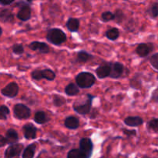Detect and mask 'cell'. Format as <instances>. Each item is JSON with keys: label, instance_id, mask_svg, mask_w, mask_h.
I'll return each mask as SVG.
<instances>
[{"label": "cell", "instance_id": "14", "mask_svg": "<svg viewBox=\"0 0 158 158\" xmlns=\"http://www.w3.org/2000/svg\"><path fill=\"white\" fill-rule=\"evenodd\" d=\"M32 15V9L29 5H26L20 8L19 11L17 13V18L21 21H28L30 19Z\"/></svg>", "mask_w": 158, "mask_h": 158}, {"label": "cell", "instance_id": "10", "mask_svg": "<svg viewBox=\"0 0 158 158\" xmlns=\"http://www.w3.org/2000/svg\"><path fill=\"white\" fill-rule=\"evenodd\" d=\"M19 86L15 83H10L7 85L5 88L2 89V94L5 97H9V98H14L17 96L19 93Z\"/></svg>", "mask_w": 158, "mask_h": 158}, {"label": "cell", "instance_id": "26", "mask_svg": "<svg viewBox=\"0 0 158 158\" xmlns=\"http://www.w3.org/2000/svg\"><path fill=\"white\" fill-rule=\"evenodd\" d=\"M114 19H115V15H114V13H113L110 11H106V12H103L102 13L101 20L104 23L113 21Z\"/></svg>", "mask_w": 158, "mask_h": 158}, {"label": "cell", "instance_id": "1", "mask_svg": "<svg viewBox=\"0 0 158 158\" xmlns=\"http://www.w3.org/2000/svg\"><path fill=\"white\" fill-rule=\"evenodd\" d=\"M46 40L49 43H52L55 46H60L67 40L66 33L62 29L58 28L50 29L46 35Z\"/></svg>", "mask_w": 158, "mask_h": 158}, {"label": "cell", "instance_id": "30", "mask_svg": "<svg viewBox=\"0 0 158 158\" xmlns=\"http://www.w3.org/2000/svg\"><path fill=\"white\" fill-rule=\"evenodd\" d=\"M114 15H115V19H114V21L117 23H121L123 22V19L125 18L124 13L120 9H117L115 13H114Z\"/></svg>", "mask_w": 158, "mask_h": 158}, {"label": "cell", "instance_id": "37", "mask_svg": "<svg viewBox=\"0 0 158 158\" xmlns=\"http://www.w3.org/2000/svg\"><path fill=\"white\" fill-rule=\"evenodd\" d=\"M13 1H10V2H1L0 1V4L3 5V6H7V5H10L12 3H13Z\"/></svg>", "mask_w": 158, "mask_h": 158}, {"label": "cell", "instance_id": "9", "mask_svg": "<svg viewBox=\"0 0 158 158\" xmlns=\"http://www.w3.org/2000/svg\"><path fill=\"white\" fill-rule=\"evenodd\" d=\"M111 66V73L110 77L112 79H118L123 76L124 73L125 67L122 63L119 62H114L110 63Z\"/></svg>", "mask_w": 158, "mask_h": 158}, {"label": "cell", "instance_id": "13", "mask_svg": "<svg viewBox=\"0 0 158 158\" xmlns=\"http://www.w3.org/2000/svg\"><path fill=\"white\" fill-rule=\"evenodd\" d=\"M37 128L32 123H26L23 127V134L25 138L27 140H33L36 137Z\"/></svg>", "mask_w": 158, "mask_h": 158}, {"label": "cell", "instance_id": "24", "mask_svg": "<svg viewBox=\"0 0 158 158\" xmlns=\"http://www.w3.org/2000/svg\"><path fill=\"white\" fill-rule=\"evenodd\" d=\"M105 35L108 40L114 41V40H117L120 36V31L117 28H111L106 31Z\"/></svg>", "mask_w": 158, "mask_h": 158}, {"label": "cell", "instance_id": "21", "mask_svg": "<svg viewBox=\"0 0 158 158\" xmlns=\"http://www.w3.org/2000/svg\"><path fill=\"white\" fill-rule=\"evenodd\" d=\"M94 58L93 55L91 54L88 53L86 51H80V52H77V61L78 63H87L88 61H89L90 60Z\"/></svg>", "mask_w": 158, "mask_h": 158}, {"label": "cell", "instance_id": "31", "mask_svg": "<svg viewBox=\"0 0 158 158\" xmlns=\"http://www.w3.org/2000/svg\"><path fill=\"white\" fill-rule=\"evenodd\" d=\"M9 112V109L6 106H0V120H6Z\"/></svg>", "mask_w": 158, "mask_h": 158}, {"label": "cell", "instance_id": "20", "mask_svg": "<svg viewBox=\"0 0 158 158\" xmlns=\"http://www.w3.org/2000/svg\"><path fill=\"white\" fill-rule=\"evenodd\" d=\"M49 120V118L46 113L43 110L37 111L34 116V121L38 124H45Z\"/></svg>", "mask_w": 158, "mask_h": 158}, {"label": "cell", "instance_id": "18", "mask_svg": "<svg viewBox=\"0 0 158 158\" xmlns=\"http://www.w3.org/2000/svg\"><path fill=\"white\" fill-rule=\"evenodd\" d=\"M14 20V15L9 9H2L0 11V21L2 23H12Z\"/></svg>", "mask_w": 158, "mask_h": 158}, {"label": "cell", "instance_id": "7", "mask_svg": "<svg viewBox=\"0 0 158 158\" xmlns=\"http://www.w3.org/2000/svg\"><path fill=\"white\" fill-rule=\"evenodd\" d=\"M154 46L151 43H142L137 46L136 48V52L140 57H147L154 50Z\"/></svg>", "mask_w": 158, "mask_h": 158}, {"label": "cell", "instance_id": "29", "mask_svg": "<svg viewBox=\"0 0 158 158\" xmlns=\"http://www.w3.org/2000/svg\"><path fill=\"white\" fill-rule=\"evenodd\" d=\"M67 158H83L80 149H73L69 151Z\"/></svg>", "mask_w": 158, "mask_h": 158}, {"label": "cell", "instance_id": "5", "mask_svg": "<svg viewBox=\"0 0 158 158\" xmlns=\"http://www.w3.org/2000/svg\"><path fill=\"white\" fill-rule=\"evenodd\" d=\"M80 151L83 158H90L94 151V143L88 137H84L80 140Z\"/></svg>", "mask_w": 158, "mask_h": 158}, {"label": "cell", "instance_id": "39", "mask_svg": "<svg viewBox=\"0 0 158 158\" xmlns=\"http://www.w3.org/2000/svg\"><path fill=\"white\" fill-rule=\"evenodd\" d=\"M143 158H151V157H148V156H144V157H143Z\"/></svg>", "mask_w": 158, "mask_h": 158}, {"label": "cell", "instance_id": "34", "mask_svg": "<svg viewBox=\"0 0 158 158\" xmlns=\"http://www.w3.org/2000/svg\"><path fill=\"white\" fill-rule=\"evenodd\" d=\"M151 100L152 102H154V103H158V87L156 88V89L152 92Z\"/></svg>", "mask_w": 158, "mask_h": 158}, {"label": "cell", "instance_id": "4", "mask_svg": "<svg viewBox=\"0 0 158 158\" xmlns=\"http://www.w3.org/2000/svg\"><path fill=\"white\" fill-rule=\"evenodd\" d=\"M31 77L34 80L40 81L42 79H46L49 81H52L56 78V73L50 69H35L31 73Z\"/></svg>", "mask_w": 158, "mask_h": 158}, {"label": "cell", "instance_id": "32", "mask_svg": "<svg viewBox=\"0 0 158 158\" xmlns=\"http://www.w3.org/2000/svg\"><path fill=\"white\" fill-rule=\"evenodd\" d=\"M150 63L154 69L158 70V52L151 56L150 58Z\"/></svg>", "mask_w": 158, "mask_h": 158}, {"label": "cell", "instance_id": "22", "mask_svg": "<svg viewBox=\"0 0 158 158\" xmlns=\"http://www.w3.org/2000/svg\"><path fill=\"white\" fill-rule=\"evenodd\" d=\"M65 93L69 97L76 96L80 93V88L75 83H69L65 87Z\"/></svg>", "mask_w": 158, "mask_h": 158}, {"label": "cell", "instance_id": "33", "mask_svg": "<svg viewBox=\"0 0 158 158\" xmlns=\"http://www.w3.org/2000/svg\"><path fill=\"white\" fill-rule=\"evenodd\" d=\"M12 51L16 55H22L24 52V47L22 44H15L12 46Z\"/></svg>", "mask_w": 158, "mask_h": 158}, {"label": "cell", "instance_id": "23", "mask_svg": "<svg viewBox=\"0 0 158 158\" xmlns=\"http://www.w3.org/2000/svg\"><path fill=\"white\" fill-rule=\"evenodd\" d=\"M35 149H36V146L35 143L29 144V146L26 147V148L23 151V158H33L35 155Z\"/></svg>", "mask_w": 158, "mask_h": 158}, {"label": "cell", "instance_id": "6", "mask_svg": "<svg viewBox=\"0 0 158 158\" xmlns=\"http://www.w3.org/2000/svg\"><path fill=\"white\" fill-rule=\"evenodd\" d=\"M14 116L17 119L19 120H26L30 117L31 116V110L23 103H18L15 105L13 108Z\"/></svg>", "mask_w": 158, "mask_h": 158}, {"label": "cell", "instance_id": "25", "mask_svg": "<svg viewBox=\"0 0 158 158\" xmlns=\"http://www.w3.org/2000/svg\"><path fill=\"white\" fill-rule=\"evenodd\" d=\"M148 15L152 19H156L158 17V2H154L150 6L148 10Z\"/></svg>", "mask_w": 158, "mask_h": 158}, {"label": "cell", "instance_id": "17", "mask_svg": "<svg viewBox=\"0 0 158 158\" xmlns=\"http://www.w3.org/2000/svg\"><path fill=\"white\" fill-rule=\"evenodd\" d=\"M66 28L72 32H77L80 29V20L77 18L70 17L66 22Z\"/></svg>", "mask_w": 158, "mask_h": 158}, {"label": "cell", "instance_id": "12", "mask_svg": "<svg viewBox=\"0 0 158 158\" xmlns=\"http://www.w3.org/2000/svg\"><path fill=\"white\" fill-rule=\"evenodd\" d=\"M23 145L22 143L12 144L6 149L5 152V157L6 158H12L15 156H19L23 151Z\"/></svg>", "mask_w": 158, "mask_h": 158}, {"label": "cell", "instance_id": "8", "mask_svg": "<svg viewBox=\"0 0 158 158\" xmlns=\"http://www.w3.org/2000/svg\"><path fill=\"white\" fill-rule=\"evenodd\" d=\"M111 73L110 63L104 62L100 64L96 69V74L99 79H104L106 77H110Z\"/></svg>", "mask_w": 158, "mask_h": 158}, {"label": "cell", "instance_id": "27", "mask_svg": "<svg viewBox=\"0 0 158 158\" xmlns=\"http://www.w3.org/2000/svg\"><path fill=\"white\" fill-rule=\"evenodd\" d=\"M149 131H153V132L157 133L158 132V118H154L150 120L147 126Z\"/></svg>", "mask_w": 158, "mask_h": 158}, {"label": "cell", "instance_id": "36", "mask_svg": "<svg viewBox=\"0 0 158 158\" xmlns=\"http://www.w3.org/2000/svg\"><path fill=\"white\" fill-rule=\"evenodd\" d=\"M6 143H7V141H6V137H4L3 136L0 135V148H1V147L5 146Z\"/></svg>", "mask_w": 158, "mask_h": 158}, {"label": "cell", "instance_id": "3", "mask_svg": "<svg viewBox=\"0 0 158 158\" xmlns=\"http://www.w3.org/2000/svg\"><path fill=\"white\" fill-rule=\"evenodd\" d=\"M94 96L90 94L86 95V100L83 103H75L73 106L74 111L76 113L81 115H86L90 113L91 107H92V102L94 100Z\"/></svg>", "mask_w": 158, "mask_h": 158}, {"label": "cell", "instance_id": "19", "mask_svg": "<svg viewBox=\"0 0 158 158\" xmlns=\"http://www.w3.org/2000/svg\"><path fill=\"white\" fill-rule=\"evenodd\" d=\"M6 141H7V143H9L11 145L15 144L19 140L18 133L13 129L8 130L6 134Z\"/></svg>", "mask_w": 158, "mask_h": 158}, {"label": "cell", "instance_id": "38", "mask_svg": "<svg viewBox=\"0 0 158 158\" xmlns=\"http://www.w3.org/2000/svg\"><path fill=\"white\" fill-rule=\"evenodd\" d=\"M2 33V29H1V28H0V36H1Z\"/></svg>", "mask_w": 158, "mask_h": 158}, {"label": "cell", "instance_id": "11", "mask_svg": "<svg viewBox=\"0 0 158 158\" xmlns=\"http://www.w3.org/2000/svg\"><path fill=\"white\" fill-rule=\"evenodd\" d=\"M29 48L32 51H36L42 54H47L49 52V46L43 42L33 41L29 45Z\"/></svg>", "mask_w": 158, "mask_h": 158}, {"label": "cell", "instance_id": "16", "mask_svg": "<svg viewBox=\"0 0 158 158\" xmlns=\"http://www.w3.org/2000/svg\"><path fill=\"white\" fill-rule=\"evenodd\" d=\"M65 127L68 129L70 130H76L79 128L80 127V120L77 117L74 116H69L66 117L64 121Z\"/></svg>", "mask_w": 158, "mask_h": 158}, {"label": "cell", "instance_id": "35", "mask_svg": "<svg viewBox=\"0 0 158 158\" xmlns=\"http://www.w3.org/2000/svg\"><path fill=\"white\" fill-rule=\"evenodd\" d=\"M123 132L125 135H127V137H132V136H136L137 132L134 130H127V129H123Z\"/></svg>", "mask_w": 158, "mask_h": 158}, {"label": "cell", "instance_id": "2", "mask_svg": "<svg viewBox=\"0 0 158 158\" xmlns=\"http://www.w3.org/2000/svg\"><path fill=\"white\" fill-rule=\"evenodd\" d=\"M96 82V77L89 72H82L76 77V83L79 88L89 89L92 87Z\"/></svg>", "mask_w": 158, "mask_h": 158}, {"label": "cell", "instance_id": "15", "mask_svg": "<svg viewBox=\"0 0 158 158\" xmlns=\"http://www.w3.org/2000/svg\"><path fill=\"white\" fill-rule=\"evenodd\" d=\"M124 123L128 127H139L143 123V120L142 117H139V116H129V117H126L124 119Z\"/></svg>", "mask_w": 158, "mask_h": 158}, {"label": "cell", "instance_id": "28", "mask_svg": "<svg viewBox=\"0 0 158 158\" xmlns=\"http://www.w3.org/2000/svg\"><path fill=\"white\" fill-rule=\"evenodd\" d=\"M53 104L55 106H57V107H60V106H63L65 103H66V99L63 98V97L60 95H55L53 96Z\"/></svg>", "mask_w": 158, "mask_h": 158}]
</instances>
